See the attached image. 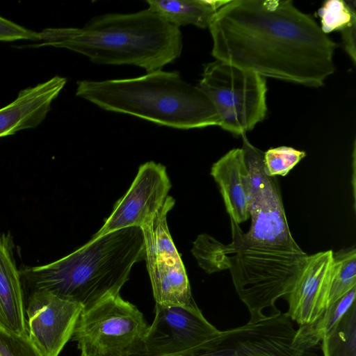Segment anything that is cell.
Instances as JSON below:
<instances>
[{
    "instance_id": "obj_1",
    "label": "cell",
    "mask_w": 356,
    "mask_h": 356,
    "mask_svg": "<svg viewBox=\"0 0 356 356\" xmlns=\"http://www.w3.org/2000/svg\"><path fill=\"white\" fill-rule=\"evenodd\" d=\"M209 29L217 60L265 79L318 88L334 72L337 44L291 1L229 0Z\"/></svg>"
},
{
    "instance_id": "obj_2",
    "label": "cell",
    "mask_w": 356,
    "mask_h": 356,
    "mask_svg": "<svg viewBox=\"0 0 356 356\" xmlns=\"http://www.w3.org/2000/svg\"><path fill=\"white\" fill-rule=\"evenodd\" d=\"M40 42L27 46L67 49L94 63L131 65L147 72L161 70L182 51L179 27L147 8L133 13H108L92 18L81 28H47Z\"/></svg>"
},
{
    "instance_id": "obj_3",
    "label": "cell",
    "mask_w": 356,
    "mask_h": 356,
    "mask_svg": "<svg viewBox=\"0 0 356 356\" xmlns=\"http://www.w3.org/2000/svg\"><path fill=\"white\" fill-rule=\"evenodd\" d=\"M144 259L143 231L130 227L92 238L55 261L19 271L31 291H46L85 309L120 293L133 265Z\"/></svg>"
},
{
    "instance_id": "obj_4",
    "label": "cell",
    "mask_w": 356,
    "mask_h": 356,
    "mask_svg": "<svg viewBox=\"0 0 356 356\" xmlns=\"http://www.w3.org/2000/svg\"><path fill=\"white\" fill-rule=\"evenodd\" d=\"M76 95L108 111L131 115L179 129L220 126L219 114L207 95L177 71L104 81L77 82Z\"/></svg>"
},
{
    "instance_id": "obj_5",
    "label": "cell",
    "mask_w": 356,
    "mask_h": 356,
    "mask_svg": "<svg viewBox=\"0 0 356 356\" xmlns=\"http://www.w3.org/2000/svg\"><path fill=\"white\" fill-rule=\"evenodd\" d=\"M232 240L229 270L236 291L250 313L248 323L266 319L264 312L267 308L280 315L275 303L291 291L308 254L300 247Z\"/></svg>"
},
{
    "instance_id": "obj_6",
    "label": "cell",
    "mask_w": 356,
    "mask_h": 356,
    "mask_svg": "<svg viewBox=\"0 0 356 356\" xmlns=\"http://www.w3.org/2000/svg\"><path fill=\"white\" fill-rule=\"evenodd\" d=\"M149 326L136 306L118 293L82 309L71 339L80 356H139Z\"/></svg>"
},
{
    "instance_id": "obj_7",
    "label": "cell",
    "mask_w": 356,
    "mask_h": 356,
    "mask_svg": "<svg viewBox=\"0 0 356 356\" xmlns=\"http://www.w3.org/2000/svg\"><path fill=\"white\" fill-rule=\"evenodd\" d=\"M217 110L220 127L243 136L261 122L267 112L266 79L220 61L207 64L197 86Z\"/></svg>"
},
{
    "instance_id": "obj_8",
    "label": "cell",
    "mask_w": 356,
    "mask_h": 356,
    "mask_svg": "<svg viewBox=\"0 0 356 356\" xmlns=\"http://www.w3.org/2000/svg\"><path fill=\"white\" fill-rule=\"evenodd\" d=\"M175 203L168 196L163 207L141 229L144 237L145 259L156 305L185 307L195 303L187 273L174 243L167 214Z\"/></svg>"
},
{
    "instance_id": "obj_9",
    "label": "cell",
    "mask_w": 356,
    "mask_h": 356,
    "mask_svg": "<svg viewBox=\"0 0 356 356\" xmlns=\"http://www.w3.org/2000/svg\"><path fill=\"white\" fill-rule=\"evenodd\" d=\"M155 316L139 356H165L193 349L220 332L204 316L196 303L185 307L155 305Z\"/></svg>"
},
{
    "instance_id": "obj_10",
    "label": "cell",
    "mask_w": 356,
    "mask_h": 356,
    "mask_svg": "<svg viewBox=\"0 0 356 356\" xmlns=\"http://www.w3.org/2000/svg\"><path fill=\"white\" fill-rule=\"evenodd\" d=\"M170 188L164 165L154 161L143 163L129 190L116 202L111 215L92 238L127 227L141 228L163 207Z\"/></svg>"
},
{
    "instance_id": "obj_11",
    "label": "cell",
    "mask_w": 356,
    "mask_h": 356,
    "mask_svg": "<svg viewBox=\"0 0 356 356\" xmlns=\"http://www.w3.org/2000/svg\"><path fill=\"white\" fill-rule=\"evenodd\" d=\"M83 307L46 291H31L25 308L29 339L44 356H58Z\"/></svg>"
},
{
    "instance_id": "obj_12",
    "label": "cell",
    "mask_w": 356,
    "mask_h": 356,
    "mask_svg": "<svg viewBox=\"0 0 356 356\" xmlns=\"http://www.w3.org/2000/svg\"><path fill=\"white\" fill-rule=\"evenodd\" d=\"M332 252L308 255L291 291L286 296L291 320L303 325L314 321L327 307Z\"/></svg>"
},
{
    "instance_id": "obj_13",
    "label": "cell",
    "mask_w": 356,
    "mask_h": 356,
    "mask_svg": "<svg viewBox=\"0 0 356 356\" xmlns=\"http://www.w3.org/2000/svg\"><path fill=\"white\" fill-rule=\"evenodd\" d=\"M66 82V78L55 76L21 90L13 102L0 108V138L40 124Z\"/></svg>"
},
{
    "instance_id": "obj_14",
    "label": "cell",
    "mask_w": 356,
    "mask_h": 356,
    "mask_svg": "<svg viewBox=\"0 0 356 356\" xmlns=\"http://www.w3.org/2000/svg\"><path fill=\"white\" fill-rule=\"evenodd\" d=\"M251 226L244 233L230 218L232 237L243 242L299 247L291 234L280 193L249 207Z\"/></svg>"
},
{
    "instance_id": "obj_15",
    "label": "cell",
    "mask_w": 356,
    "mask_h": 356,
    "mask_svg": "<svg viewBox=\"0 0 356 356\" xmlns=\"http://www.w3.org/2000/svg\"><path fill=\"white\" fill-rule=\"evenodd\" d=\"M14 247L10 232H0V325L18 334H28L23 282Z\"/></svg>"
},
{
    "instance_id": "obj_16",
    "label": "cell",
    "mask_w": 356,
    "mask_h": 356,
    "mask_svg": "<svg viewBox=\"0 0 356 356\" xmlns=\"http://www.w3.org/2000/svg\"><path fill=\"white\" fill-rule=\"evenodd\" d=\"M211 175L218 184L229 218L237 224L250 218L247 170L241 148L232 149L214 163Z\"/></svg>"
},
{
    "instance_id": "obj_17",
    "label": "cell",
    "mask_w": 356,
    "mask_h": 356,
    "mask_svg": "<svg viewBox=\"0 0 356 356\" xmlns=\"http://www.w3.org/2000/svg\"><path fill=\"white\" fill-rule=\"evenodd\" d=\"M150 10L171 24L209 29L217 11L228 1L147 0Z\"/></svg>"
},
{
    "instance_id": "obj_18",
    "label": "cell",
    "mask_w": 356,
    "mask_h": 356,
    "mask_svg": "<svg viewBox=\"0 0 356 356\" xmlns=\"http://www.w3.org/2000/svg\"><path fill=\"white\" fill-rule=\"evenodd\" d=\"M356 287L327 307L314 321L303 324L296 330L293 348L302 355L316 346L339 323L355 303Z\"/></svg>"
},
{
    "instance_id": "obj_19",
    "label": "cell",
    "mask_w": 356,
    "mask_h": 356,
    "mask_svg": "<svg viewBox=\"0 0 356 356\" xmlns=\"http://www.w3.org/2000/svg\"><path fill=\"white\" fill-rule=\"evenodd\" d=\"M243 138L242 150L247 170V186L249 207L273 195L280 188L275 177L269 176L266 170L264 152Z\"/></svg>"
},
{
    "instance_id": "obj_20",
    "label": "cell",
    "mask_w": 356,
    "mask_h": 356,
    "mask_svg": "<svg viewBox=\"0 0 356 356\" xmlns=\"http://www.w3.org/2000/svg\"><path fill=\"white\" fill-rule=\"evenodd\" d=\"M356 287V249L350 247L332 252L327 307Z\"/></svg>"
},
{
    "instance_id": "obj_21",
    "label": "cell",
    "mask_w": 356,
    "mask_h": 356,
    "mask_svg": "<svg viewBox=\"0 0 356 356\" xmlns=\"http://www.w3.org/2000/svg\"><path fill=\"white\" fill-rule=\"evenodd\" d=\"M323 356H356V304L321 341Z\"/></svg>"
},
{
    "instance_id": "obj_22",
    "label": "cell",
    "mask_w": 356,
    "mask_h": 356,
    "mask_svg": "<svg viewBox=\"0 0 356 356\" xmlns=\"http://www.w3.org/2000/svg\"><path fill=\"white\" fill-rule=\"evenodd\" d=\"M192 254L199 266L207 273L229 269V255L232 254L231 244L225 245L207 234H200L193 242Z\"/></svg>"
},
{
    "instance_id": "obj_23",
    "label": "cell",
    "mask_w": 356,
    "mask_h": 356,
    "mask_svg": "<svg viewBox=\"0 0 356 356\" xmlns=\"http://www.w3.org/2000/svg\"><path fill=\"white\" fill-rule=\"evenodd\" d=\"M320 28L326 35L356 25L355 2L343 0H328L318 10Z\"/></svg>"
},
{
    "instance_id": "obj_24",
    "label": "cell",
    "mask_w": 356,
    "mask_h": 356,
    "mask_svg": "<svg viewBox=\"0 0 356 356\" xmlns=\"http://www.w3.org/2000/svg\"><path fill=\"white\" fill-rule=\"evenodd\" d=\"M305 156L304 151L291 147L270 148L264 152L266 172L270 177L285 176Z\"/></svg>"
},
{
    "instance_id": "obj_25",
    "label": "cell",
    "mask_w": 356,
    "mask_h": 356,
    "mask_svg": "<svg viewBox=\"0 0 356 356\" xmlns=\"http://www.w3.org/2000/svg\"><path fill=\"white\" fill-rule=\"evenodd\" d=\"M0 356H44L28 334H18L0 325Z\"/></svg>"
},
{
    "instance_id": "obj_26",
    "label": "cell",
    "mask_w": 356,
    "mask_h": 356,
    "mask_svg": "<svg viewBox=\"0 0 356 356\" xmlns=\"http://www.w3.org/2000/svg\"><path fill=\"white\" fill-rule=\"evenodd\" d=\"M21 40L40 41L39 32L28 29L0 16V41L11 42Z\"/></svg>"
},
{
    "instance_id": "obj_27",
    "label": "cell",
    "mask_w": 356,
    "mask_h": 356,
    "mask_svg": "<svg viewBox=\"0 0 356 356\" xmlns=\"http://www.w3.org/2000/svg\"><path fill=\"white\" fill-rule=\"evenodd\" d=\"M355 35L356 25L350 26L341 31L343 48L353 63H355L356 61Z\"/></svg>"
},
{
    "instance_id": "obj_28",
    "label": "cell",
    "mask_w": 356,
    "mask_h": 356,
    "mask_svg": "<svg viewBox=\"0 0 356 356\" xmlns=\"http://www.w3.org/2000/svg\"><path fill=\"white\" fill-rule=\"evenodd\" d=\"M165 356H211L208 346L207 341L202 344L191 349L188 351Z\"/></svg>"
}]
</instances>
